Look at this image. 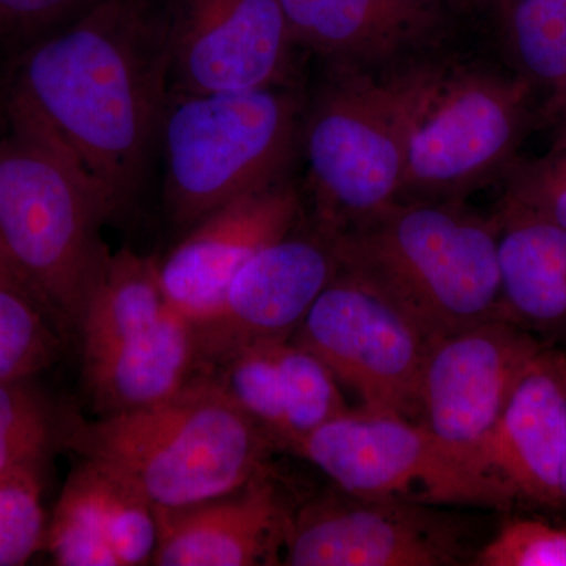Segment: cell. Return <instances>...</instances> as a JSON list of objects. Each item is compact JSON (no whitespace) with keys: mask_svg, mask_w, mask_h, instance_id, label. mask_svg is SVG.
<instances>
[{"mask_svg":"<svg viewBox=\"0 0 566 566\" xmlns=\"http://www.w3.org/2000/svg\"><path fill=\"white\" fill-rule=\"evenodd\" d=\"M169 73L170 22L147 0H99L21 59L11 129L69 161L114 216L139 188Z\"/></svg>","mask_w":566,"mask_h":566,"instance_id":"1","label":"cell"},{"mask_svg":"<svg viewBox=\"0 0 566 566\" xmlns=\"http://www.w3.org/2000/svg\"><path fill=\"white\" fill-rule=\"evenodd\" d=\"M501 232L460 200H397L326 237L340 273L433 342L502 318Z\"/></svg>","mask_w":566,"mask_h":566,"instance_id":"2","label":"cell"},{"mask_svg":"<svg viewBox=\"0 0 566 566\" xmlns=\"http://www.w3.org/2000/svg\"><path fill=\"white\" fill-rule=\"evenodd\" d=\"M63 447L128 476L155 509L232 493L270 469L275 449L222 387L197 375L170 397L96 420L66 417Z\"/></svg>","mask_w":566,"mask_h":566,"instance_id":"3","label":"cell"},{"mask_svg":"<svg viewBox=\"0 0 566 566\" xmlns=\"http://www.w3.org/2000/svg\"><path fill=\"white\" fill-rule=\"evenodd\" d=\"M405 129L398 200H460L504 177L531 123L534 85L485 66L412 62L392 71Z\"/></svg>","mask_w":566,"mask_h":566,"instance_id":"4","label":"cell"},{"mask_svg":"<svg viewBox=\"0 0 566 566\" xmlns=\"http://www.w3.org/2000/svg\"><path fill=\"white\" fill-rule=\"evenodd\" d=\"M106 205L69 161L28 134L0 140V241L59 333H76L111 251Z\"/></svg>","mask_w":566,"mask_h":566,"instance_id":"5","label":"cell"},{"mask_svg":"<svg viewBox=\"0 0 566 566\" xmlns=\"http://www.w3.org/2000/svg\"><path fill=\"white\" fill-rule=\"evenodd\" d=\"M76 335L98 417L155 403L199 375L193 324L167 301L158 260L128 248L111 252Z\"/></svg>","mask_w":566,"mask_h":566,"instance_id":"6","label":"cell"},{"mask_svg":"<svg viewBox=\"0 0 566 566\" xmlns=\"http://www.w3.org/2000/svg\"><path fill=\"white\" fill-rule=\"evenodd\" d=\"M297 111V99L274 87L181 95L164 126L175 223L191 229L222 205L281 180Z\"/></svg>","mask_w":566,"mask_h":566,"instance_id":"7","label":"cell"},{"mask_svg":"<svg viewBox=\"0 0 566 566\" xmlns=\"http://www.w3.org/2000/svg\"><path fill=\"white\" fill-rule=\"evenodd\" d=\"M305 125L319 232L331 234L397 202L405 129L392 73L334 65Z\"/></svg>","mask_w":566,"mask_h":566,"instance_id":"8","label":"cell"},{"mask_svg":"<svg viewBox=\"0 0 566 566\" xmlns=\"http://www.w3.org/2000/svg\"><path fill=\"white\" fill-rule=\"evenodd\" d=\"M292 453L359 497L497 510L513 504L493 476L405 417L348 411L316 428Z\"/></svg>","mask_w":566,"mask_h":566,"instance_id":"9","label":"cell"},{"mask_svg":"<svg viewBox=\"0 0 566 566\" xmlns=\"http://www.w3.org/2000/svg\"><path fill=\"white\" fill-rule=\"evenodd\" d=\"M371 415L415 420L428 338L378 294L337 271L292 335Z\"/></svg>","mask_w":566,"mask_h":566,"instance_id":"10","label":"cell"},{"mask_svg":"<svg viewBox=\"0 0 566 566\" xmlns=\"http://www.w3.org/2000/svg\"><path fill=\"white\" fill-rule=\"evenodd\" d=\"M542 349L531 331L501 316L436 338L424 354L416 422L488 474L486 442Z\"/></svg>","mask_w":566,"mask_h":566,"instance_id":"11","label":"cell"},{"mask_svg":"<svg viewBox=\"0 0 566 566\" xmlns=\"http://www.w3.org/2000/svg\"><path fill=\"white\" fill-rule=\"evenodd\" d=\"M468 538L464 521L439 506L324 495L292 512L283 565H460L468 558Z\"/></svg>","mask_w":566,"mask_h":566,"instance_id":"12","label":"cell"},{"mask_svg":"<svg viewBox=\"0 0 566 566\" xmlns=\"http://www.w3.org/2000/svg\"><path fill=\"white\" fill-rule=\"evenodd\" d=\"M293 44L279 0H182L170 22V73L182 95L274 87Z\"/></svg>","mask_w":566,"mask_h":566,"instance_id":"13","label":"cell"},{"mask_svg":"<svg viewBox=\"0 0 566 566\" xmlns=\"http://www.w3.org/2000/svg\"><path fill=\"white\" fill-rule=\"evenodd\" d=\"M338 266L326 234L289 237L253 255L227 286L221 303L193 326L199 371L243 346L292 338Z\"/></svg>","mask_w":566,"mask_h":566,"instance_id":"14","label":"cell"},{"mask_svg":"<svg viewBox=\"0 0 566 566\" xmlns=\"http://www.w3.org/2000/svg\"><path fill=\"white\" fill-rule=\"evenodd\" d=\"M300 216V192L282 178L205 216L159 262L167 301L193 326L205 322L238 271L289 237Z\"/></svg>","mask_w":566,"mask_h":566,"instance_id":"15","label":"cell"},{"mask_svg":"<svg viewBox=\"0 0 566 566\" xmlns=\"http://www.w3.org/2000/svg\"><path fill=\"white\" fill-rule=\"evenodd\" d=\"M203 371L275 449L292 452L316 428L349 411L326 365L292 338L243 346Z\"/></svg>","mask_w":566,"mask_h":566,"instance_id":"16","label":"cell"},{"mask_svg":"<svg viewBox=\"0 0 566 566\" xmlns=\"http://www.w3.org/2000/svg\"><path fill=\"white\" fill-rule=\"evenodd\" d=\"M155 506L114 465L82 457L48 523L44 547L61 566L151 564Z\"/></svg>","mask_w":566,"mask_h":566,"instance_id":"17","label":"cell"},{"mask_svg":"<svg viewBox=\"0 0 566 566\" xmlns=\"http://www.w3.org/2000/svg\"><path fill=\"white\" fill-rule=\"evenodd\" d=\"M565 446L566 354L543 346L495 424L482 465L513 502L562 510Z\"/></svg>","mask_w":566,"mask_h":566,"instance_id":"18","label":"cell"},{"mask_svg":"<svg viewBox=\"0 0 566 566\" xmlns=\"http://www.w3.org/2000/svg\"><path fill=\"white\" fill-rule=\"evenodd\" d=\"M155 513L158 566L277 564L292 516L270 469L232 493Z\"/></svg>","mask_w":566,"mask_h":566,"instance_id":"19","label":"cell"},{"mask_svg":"<svg viewBox=\"0 0 566 566\" xmlns=\"http://www.w3.org/2000/svg\"><path fill=\"white\" fill-rule=\"evenodd\" d=\"M294 44L334 65L401 61L430 46L441 31L434 0H279Z\"/></svg>","mask_w":566,"mask_h":566,"instance_id":"20","label":"cell"},{"mask_svg":"<svg viewBox=\"0 0 566 566\" xmlns=\"http://www.w3.org/2000/svg\"><path fill=\"white\" fill-rule=\"evenodd\" d=\"M497 218L502 318L566 337V230L531 219Z\"/></svg>","mask_w":566,"mask_h":566,"instance_id":"21","label":"cell"},{"mask_svg":"<svg viewBox=\"0 0 566 566\" xmlns=\"http://www.w3.org/2000/svg\"><path fill=\"white\" fill-rule=\"evenodd\" d=\"M504 29L521 76L549 88L553 106L566 92V0H516Z\"/></svg>","mask_w":566,"mask_h":566,"instance_id":"22","label":"cell"},{"mask_svg":"<svg viewBox=\"0 0 566 566\" xmlns=\"http://www.w3.org/2000/svg\"><path fill=\"white\" fill-rule=\"evenodd\" d=\"M65 422L32 378L0 381V474L43 463L62 446Z\"/></svg>","mask_w":566,"mask_h":566,"instance_id":"23","label":"cell"},{"mask_svg":"<svg viewBox=\"0 0 566 566\" xmlns=\"http://www.w3.org/2000/svg\"><path fill=\"white\" fill-rule=\"evenodd\" d=\"M61 333L28 297L0 283V381L33 378L52 367Z\"/></svg>","mask_w":566,"mask_h":566,"instance_id":"24","label":"cell"},{"mask_svg":"<svg viewBox=\"0 0 566 566\" xmlns=\"http://www.w3.org/2000/svg\"><path fill=\"white\" fill-rule=\"evenodd\" d=\"M502 180L504 196L495 214L566 230V147L551 150L542 158H517Z\"/></svg>","mask_w":566,"mask_h":566,"instance_id":"25","label":"cell"},{"mask_svg":"<svg viewBox=\"0 0 566 566\" xmlns=\"http://www.w3.org/2000/svg\"><path fill=\"white\" fill-rule=\"evenodd\" d=\"M41 464L21 465L0 474V566L28 564L44 547Z\"/></svg>","mask_w":566,"mask_h":566,"instance_id":"26","label":"cell"},{"mask_svg":"<svg viewBox=\"0 0 566 566\" xmlns=\"http://www.w3.org/2000/svg\"><path fill=\"white\" fill-rule=\"evenodd\" d=\"M480 566H566V528L545 521H509L475 556Z\"/></svg>","mask_w":566,"mask_h":566,"instance_id":"27","label":"cell"},{"mask_svg":"<svg viewBox=\"0 0 566 566\" xmlns=\"http://www.w3.org/2000/svg\"><path fill=\"white\" fill-rule=\"evenodd\" d=\"M81 0H0V33L22 32L57 20Z\"/></svg>","mask_w":566,"mask_h":566,"instance_id":"28","label":"cell"},{"mask_svg":"<svg viewBox=\"0 0 566 566\" xmlns=\"http://www.w3.org/2000/svg\"><path fill=\"white\" fill-rule=\"evenodd\" d=\"M0 283L9 286L11 290H14V292L22 294V296L28 297V300H31L32 303H35L44 311L43 304L40 303L35 290L32 289L31 283H29L25 275L21 273L20 268H18L17 263L13 262L9 252L6 251L2 241H0Z\"/></svg>","mask_w":566,"mask_h":566,"instance_id":"29","label":"cell"},{"mask_svg":"<svg viewBox=\"0 0 566 566\" xmlns=\"http://www.w3.org/2000/svg\"><path fill=\"white\" fill-rule=\"evenodd\" d=\"M551 111L557 115V134L551 150H558L566 147V92L551 106Z\"/></svg>","mask_w":566,"mask_h":566,"instance_id":"30","label":"cell"},{"mask_svg":"<svg viewBox=\"0 0 566 566\" xmlns=\"http://www.w3.org/2000/svg\"><path fill=\"white\" fill-rule=\"evenodd\" d=\"M515 2L516 0H488V3H490L495 13H497L499 20L502 21V24H504L506 17H509L510 10H512L513 3Z\"/></svg>","mask_w":566,"mask_h":566,"instance_id":"31","label":"cell"},{"mask_svg":"<svg viewBox=\"0 0 566 566\" xmlns=\"http://www.w3.org/2000/svg\"><path fill=\"white\" fill-rule=\"evenodd\" d=\"M560 497H562V510H566V446H565L564 463H562V472H560Z\"/></svg>","mask_w":566,"mask_h":566,"instance_id":"32","label":"cell"}]
</instances>
